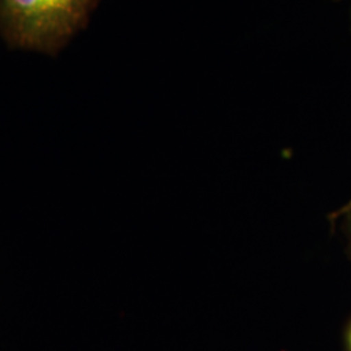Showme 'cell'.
<instances>
[{
	"label": "cell",
	"instance_id": "cell-3",
	"mask_svg": "<svg viewBox=\"0 0 351 351\" xmlns=\"http://www.w3.org/2000/svg\"><path fill=\"white\" fill-rule=\"evenodd\" d=\"M346 350L351 351V323L346 330Z\"/></svg>",
	"mask_w": 351,
	"mask_h": 351
},
{
	"label": "cell",
	"instance_id": "cell-2",
	"mask_svg": "<svg viewBox=\"0 0 351 351\" xmlns=\"http://www.w3.org/2000/svg\"><path fill=\"white\" fill-rule=\"evenodd\" d=\"M337 215H343V228L348 239V246H349V252L351 255V201L346 204L343 210H341Z\"/></svg>",
	"mask_w": 351,
	"mask_h": 351
},
{
	"label": "cell",
	"instance_id": "cell-1",
	"mask_svg": "<svg viewBox=\"0 0 351 351\" xmlns=\"http://www.w3.org/2000/svg\"><path fill=\"white\" fill-rule=\"evenodd\" d=\"M95 0H0V30L10 43L53 52L88 21Z\"/></svg>",
	"mask_w": 351,
	"mask_h": 351
}]
</instances>
